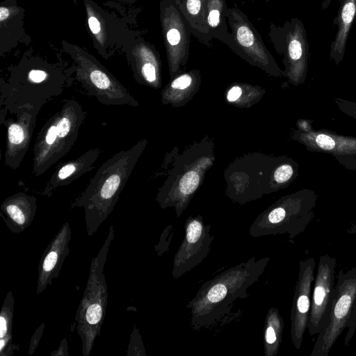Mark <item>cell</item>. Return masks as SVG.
I'll return each mask as SVG.
<instances>
[{"label": "cell", "instance_id": "29", "mask_svg": "<svg viewBox=\"0 0 356 356\" xmlns=\"http://www.w3.org/2000/svg\"><path fill=\"white\" fill-rule=\"evenodd\" d=\"M346 232L349 234H356V218L355 220L352 222L351 225L346 230Z\"/></svg>", "mask_w": 356, "mask_h": 356}, {"label": "cell", "instance_id": "14", "mask_svg": "<svg viewBox=\"0 0 356 356\" xmlns=\"http://www.w3.org/2000/svg\"><path fill=\"white\" fill-rule=\"evenodd\" d=\"M290 76L296 84L305 81L307 71V49L303 31L298 28L291 35L288 44Z\"/></svg>", "mask_w": 356, "mask_h": 356}, {"label": "cell", "instance_id": "10", "mask_svg": "<svg viewBox=\"0 0 356 356\" xmlns=\"http://www.w3.org/2000/svg\"><path fill=\"white\" fill-rule=\"evenodd\" d=\"M209 227L198 220L186 225V235L174 260L173 274L177 277L200 263L209 251Z\"/></svg>", "mask_w": 356, "mask_h": 356}, {"label": "cell", "instance_id": "26", "mask_svg": "<svg viewBox=\"0 0 356 356\" xmlns=\"http://www.w3.org/2000/svg\"><path fill=\"white\" fill-rule=\"evenodd\" d=\"M242 94V90L239 86L232 87L227 93V100L229 102H234L238 99Z\"/></svg>", "mask_w": 356, "mask_h": 356}, {"label": "cell", "instance_id": "2", "mask_svg": "<svg viewBox=\"0 0 356 356\" xmlns=\"http://www.w3.org/2000/svg\"><path fill=\"white\" fill-rule=\"evenodd\" d=\"M86 111L77 101L70 99L42 126L33 147L32 172L42 175L65 156L78 138Z\"/></svg>", "mask_w": 356, "mask_h": 356}, {"label": "cell", "instance_id": "13", "mask_svg": "<svg viewBox=\"0 0 356 356\" xmlns=\"http://www.w3.org/2000/svg\"><path fill=\"white\" fill-rule=\"evenodd\" d=\"M36 198L24 192L7 197L1 205V215L8 227L15 233L27 228L34 218Z\"/></svg>", "mask_w": 356, "mask_h": 356}, {"label": "cell", "instance_id": "19", "mask_svg": "<svg viewBox=\"0 0 356 356\" xmlns=\"http://www.w3.org/2000/svg\"><path fill=\"white\" fill-rule=\"evenodd\" d=\"M333 100L338 108L356 121V102L334 97Z\"/></svg>", "mask_w": 356, "mask_h": 356}, {"label": "cell", "instance_id": "12", "mask_svg": "<svg viewBox=\"0 0 356 356\" xmlns=\"http://www.w3.org/2000/svg\"><path fill=\"white\" fill-rule=\"evenodd\" d=\"M101 152L97 147L90 149L79 157L60 165L47 180L42 194L49 197L56 189L69 185L90 171Z\"/></svg>", "mask_w": 356, "mask_h": 356}, {"label": "cell", "instance_id": "9", "mask_svg": "<svg viewBox=\"0 0 356 356\" xmlns=\"http://www.w3.org/2000/svg\"><path fill=\"white\" fill-rule=\"evenodd\" d=\"M314 258L300 261L298 280L295 287L291 309V339L296 349H300L304 334L307 329L314 282Z\"/></svg>", "mask_w": 356, "mask_h": 356}, {"label": "cell", "instance_id": "18", "mask_svg": "<svg viewBox=\"0 0 356 356\" xmlns=\"http://www.w3.org/2000/svg\"><path fill=\"white\" fill-rule=\"evenodd\" d=\"M199 177L194 172H187L181 179L179 183V189L183 195H189L195 191L198 186Z\"/></svg>", "mask_w": 356, "mask_h": 356}, {"label": "cell", "instance_id": "16", "mask_svg": "<svg viewBox=\"0 0 356 356\" xmlns=\"http://www.w3.org/2000/svg\"><path fill=\"white\" fill-rule=\"evenodd\" d=\"M13 296L10 291L3 302L0 315V339L12 337Z\"/></svg>", "mask_w": 356, "mask_h": 356}, {"label": "cell", "instance_id": "8", "mask_svg": "<svg viewBox=\"0 0 356 356\" xmlns=\"http://www.w3.org/2000/svg\"><path fill=\"white\" fill-rule=\"evenodd\" d=\"M42 106L22 107L14 113L15 118L8 119L2 123L6 128L4 161L13 170L19 168L29 149L37 116Z\"/></svg>", "mask_w": 356, "mask_h": 356}, {"label": "cell", "instance_id": "23", "mask_svg": "<svg viewBox=\"0 0 356 356\" xmlns=\"http://www.w3.org/2000/svg\"><path fill=\"white\" fill-rule=\"evenodd\" d=\"M180 33L176 29H171L167 33V39L171 45H177L180 41Z\"/></svg>", "mask_w": 356, "mask_h": 356}, {"label": "cell", "instance_id": "6", "mask_svg": "<svg viewBox=\"0 0 356 356\" xmlns=\"http://www.w3.org/2000/svg\"><path fill=\"white\" fill-rule=\"evenodd\" d=\"M318 195L305 188L273 209L267 216V234H288L291 239L302 233L314 216Z\"/></svg>", "mask_w": 356, "mask_h": 356}, {"label": "cell", "instance_id": "22", "mask_svg": "<svg viewBox=\"0 0 356 356\" xmlns=\"http://www.w3.org/2000/svg\"><path fill=\"white\" fill-rule=\"evenodd\" d=\"M192 81L191 77L188 74H184L175 79L171 86L173 88L185 89L188 87Z\"/></svg>", "mask_w": 356, "mask_h": 356}, {"label": "cell", "instance_id": "28", "mask_svg": "<svg viewBox=\"0 0 356 356\" xmlns=\"http://www.w3.org/2000/svg\"><path fill=\"white\" fill-rule=\"evenodd\" d=\"M8 15H9V11H8V8L1 6L0 8V21L3 22L6 19H7Z\"/></svg>", "mask_w": 356, "mask_h": 356}, {"label": "cell", "instance_id": "25", "mask_svg": "<svg viewBox=\"0 0 356 356\" xmlns=\"http://www.w3.org/2000/svg\"><path fill=\"white\" fill-rule=\"evenodd\" d=\"M209 24L211 27H216L220 22V13L218 10H211L208 17Z\"/></svg>", "mask_w": 356, "mask_h": 356}, {"label": "cell", "instance_id": "5", "mask_svg": "<svg viewBox=\"0 0 356 356\" xmlns=\"http://www.w3.org/2000/svg\"><path fill=\"white\" fill-rule=\"evenodd\" d=\"M294 138L311 152L331 155L348 170H356V136L338 134L325 129H315L309 120L300 119Z\"/></svg>", "mask_w": 356, "mask_h": 356}, {"label": "cell", "instance_id": "27", "mask_svg": "<svg viewBox=\"0 0 356 356\" xmlns=\"http://www.w3.org/2000/svg\"><path fill=\"white\" fill-rule=\"evenodd\" d=\"M88 22V26L92 33L94 34H97L101 30V26L99 20L95 17H90Z\"/></svg>", "mask_w": 356, "mask_h": 356}, {"label": "cell", "instance_id": "20", "mask_svg": "<svg viewBox=\"0 0 356 356\" xmlns=\"http://www.w3.org/2000/svg\"><path fill=\"white\" fill-rule=\"evenodd\" d=\"M236 36L239 43L244 47H250L254 43V35L247 26H242L239 27Z\"/></svg>", "mask_w": 356, "mask_h": 356}, {"label": "cell", "instance_id": "4", "mask_svg": "<svg viewBox=\"0 0 356 356\" xmlns=\"http://www.w3.org/2000/svg\"><path fill=\"white\" fill-rule=\"evenodd\" d=\"M113 236V229L111 226L106 241L92 262L88 284L77 310L76 328L82 340L84 355L90 353L94 341L99 333L105 315L107 286L103 268Z\"/></svg>", "mask_w": 356, "mask_h": 356}, {"label": "cell", "instance_id": "3", "mask_svg": "<svg viewBox=\"0 0 356 356\" xmlns=\"http://www.w3.org/2000/svg\"><path fill=\"white\" fill-rule=\"evenodd\" d=\"M345 329L343 344L347 346L356 330V266L339 271L327 323L318 334L311 356H328Z\"/></svg>", "mask_w": 356, "mask_h": 356}, {"label": "cell", "instance_id": "24", "mask_svg": "<svg viewBox=\"0 0 356 356\" xmlns=\"http://www.w3.org/2000/svg\"><path fill=\"white\" fill-rule=\"evenodd\" d=\"M187 9L191 15H197L200 11L201 3L200 0H188Z\"/></svg>", "mask_w": 356, "mask_h": 356}, {"label": "cell", "instance_id": "15", "mask_svg": "<svg viewBox=\"0 0 356 356\" xmlns=\"http://www.w3.org/2000/svg\"><path fill=\"white\" fill-rule=\"evenodd\" d=\"M356 13V0H343L339 17V28L330 56L336 64L342 60L347 37Z\"/></svg>", "mask_w": 356, "mask_h": 356}, {"label": "cell", "instance_id": "7", "mask_svg": "<svg viewBox=\"0 0 356 356\" xmlns=\"http://www.w3.org/2000/svg\"><path fill=\"white\" fill-rule=\"evenodd\" d=\"M337 260L329 254L319 257L314 278L312 304L308 320L309 334H318L325 327L335 285Z\"/></svg>", "mask_w": 356, "mask_h": 356}, {"label": "cell", "instance_id": "1", "mask_svg": "<svg viewBox=\"0 0 356 356\" xmlns=\"http://www.w3.org/2000/svg\"><path fill=\"white\" fill-rule=\"evenodd\" d=\"M145 145L142 140L109 158L97 169L86 189L73 202L83 207L88 234L92 235L113 211Z\"/></svg>", "mask_w": 356, "mask_h": 356}, {"label": "cell", "instance_id": "17", "mask_svg": "<svg viewBox=\"0 0 356 356\" xmlns=\"http://www.w3.org/2000/svg\"><path fill=\"white\" fill-rule=\"evenodd\" d=\"M270 324L269 323L266 330L265 339L268 345L275 344L278 347L282 330V321L277 312L272 315Z\"/></svg>", "mask_w": 356, "mask_h": 356}, {"label": "cell", "instance_id": "21", "mask_svg": "<svg viewBox=\"0 0 356 356\" xmlns=\"http://www.w3.org/2000/svg\"><path fill=\"white\" fill-rule=\"evenodd\" d=\"M140 75L147 83H152L156 80L155 66L151 63H145L140 67Z\"/></svg>", "mask_w": 356, "mask_h": 356}, {"label": "cell", "instance_id": "11", "mask_svg": "<svg viewBox=\"0 0 356 356\" xmlns=\"http://www.w3.org/2000/svg\"><path fill=\"white\" fill-rule=\"evenodd\" d=\"M71 232L68 223H65L54 240L45 250L38 266L37 294L42 293L51 280L60 273L63 263L69 252Z\"/></svg>", "mask_w": 356, "mask_h": 356}]
</instances>
